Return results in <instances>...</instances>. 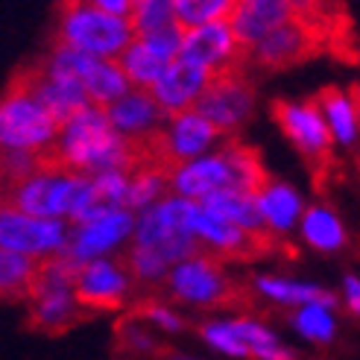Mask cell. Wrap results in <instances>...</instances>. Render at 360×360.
<instances>
[{
    "label": "cell",
    "mask_w": 360,
    "mask_h": 360,
    "mask_svg": "<svg viewBox=\"0 0 360 360\" xmlns=\"http://www.w3.org/2000/svg\"><path fill=\"white\" fill-rule=\"evenodd\" d=\"M56 15V44L79 47L103 59H117L138 39L132 18L105 12L88 0H59Z\"/></svg>",
    "instance_id": "6da1fadb"
},
{
    "label": "cell",
    "mask_w": 360,
    "mask_h": 360,
    "mask_svg": "<svg viewBox=\"0 0 360 360\" xmlns=\"http://www.w3.org/2000/svg\"><path fill=\"white\" fill-rule=\"evenodd\" d=\"M196 208V200L191 196H165L155 205L143 208L147 214H141V220L135 223V243L153 246L165 255L170 264H179L191 255L208 252V246L196 238V231L191 229V214Z\"/></svg>",
    "instance_id": "7a4b0ae2"
},
{
    "label": "cell",
    "mask_w": 360,
    "mask_h": 360,
    "mask_svg": "<svg viewBox=\"0 0 360 360\" xmlns=\"http://www.w3.org/2000/svg\"><path fill=\"white\" fill-rule=\"evenodd\" d=\"M167 290L179 302L205 304V308H235L249 302L243 287L231 281L223 269V258L211 249L179 261L167 276Z\"/></svg>",
    "instance_id": "3957f363"
},
{
    "label": "cell",
    "mask_w": 360,
    "mask_h": 360,
    "mask_svg": "<svg viewBox=\"0 0 360 360\" xmlns=\"http://www.w3.org/2000/svg\"><path fill=\"white\" fill-rule=\"evenodd\" d=\"M62 123L32 91L21 85H6V100L0 105V143L4 150H44L59 138Z\"/></svg>",
    "instance_id": "277c9868"
},
{
    "label": "cell",
    "mask_w": 360,
    "mask_h": 360,
    "mask_svg": "<svg viewBox=\"0 0 360 360\" xmlns=\"http://www.w3.org/2000/svg\"><path fill=\"white\" fill-rule=\"evenodd\" d=\"M328 27L319 21H308V18H290V21L278 24L276 30H269L258 44L249 47V62H255L258 68L281 70L293 68L304 59L316 56L326 44Z\"/></svg>",
    "instance_id": "5b68a950"
},
{
    "label": "cell",
    "mask_w": 360,
    "mask_h": 360,
    "mask_svg": "<svg viewBox=\"0 0 360 360\" xmlns=\"http://www.w3.org/2000/svg\"><path fill=\"white\" fill-rule=\"evenodd\" d=\"M193 109H200L211 123H217L226 135L238 132L255 112V85L246 77V65L214 74Z\"/></svg>",
    "instance_id": "8992f818"
},
{
    "label": "cell",
    "mask_w": 360,
    "mask_h": 360,
    "mask_svg": "<svg viewBox=\"0 0 360 360\" xmlns=\"http://www.w3.org/2000/svg\"><path fill=\"white\" fill-rule=\"evenodd\" d=\"M273 117L284 129V135L293 141V147L304 155V161L314 167H322L331 155V143L337 141L331 132V123L322 112L316 97L304 103H273Z\"/></svg>",
    "instance_id": "52a82bcc"
},
{
    "label": "cell",
    "mask_w": 360,
    "mask_h": 360,
    "mask_svg": "<svg viewBox=\"0 0 360 360\" xmlns=\"http://www.w3.org/2000/svg\"><path fill=\"white\" fill-rule=\"evenodd\" d=\"M68 235L70 229L62 217H41V214H30L12 205H4V214H0V246L4 249L47 258L65 249Z\"/></svg>",
    "instance_id": "ba28073f"
},
{
    "label": "cell",
    "mask_w": 360,
    "mask_h": 360,
    "mask_svg": "<svg viewBox=\"0 0 360 360\" xmlns=\"http://www.w3.org/2000/svg\"><path fill=\"white\" fill-rule=\"evenodd\" d=\"M179 59L202 65V68L214 70V74H220L226 68L246 65L249 50L240 44L231 21H211V24H200V27L185 30Z\"/></svg>",
    "instance_id": "9c48e42d"
},
{
    "label": "cell",
    "mask_w": 360,
    "mask_h": 360,
    "mask_svg": "<svg viewBox=\"0 0 360 360\" xmlns=\"http://www.w3.org/2000/svg\"><path fill=\"white\" fill-rule=\"evenodd\" d=\"M217 138H229L217 123H211L200 109H185L167 117L161 129V153L167 167L176 173L191 158H200Z\"/></svg>",
    "instance_id": "30bf717a"
},
{
    "label": "cell",
    "mask_w": 360,
    "mask_h": 360,
    "mask_svg": "<svg viewBox=\"0 0 360 360\" xmlns=\"http://www.w3.org/2000/svg\"><path fill=\"white\" fill-rule=\"evenodd\" d=\"M129 235H135L132 208H112L109 214H100L94 220H79L70 226L65 252L79 261L103 258L112 249H117Z\"/></svg>",
    "instance_id": "8fae6325"
},
{
    "label": "cell",
    "mask_w": 360,
    "mask_h": 360,
    "mask_svg": "<svg viewBox=\"0 0 360 360\" xmlns=\"http://www.w3.org/2000/svg\"><path fill=\"white\" fill-rule=\"evenodd\" d=\"M132 273L129 266H117L109 258H91V261H82L79 269V278L74 293L77 299L85 304L88 311H117L123 308L126 293H129V284H132Z\"/></svg>",
    "instance_id": "7c38bea8"
},
{
    "label": "cell",
    "mask_w": 360,
    "mask_h": 360,
    "mask_svg": "<svg viewBox=\"0 0 360 360\" xmlns=\"http://www.w3.org/2000/svg\"><path fill=\"white\" fill-rule=\"evenodd\" d=\"M170 188L191 200H202V196L223 191V188H243L240 185V173L235 167V161L226 153V147L214 155H200L191 158L179 167L170 179Z\"/></svg>",
    "instance_id": "4fadbf2b"
},
{
    "label": "cell",
    "mask_w": 360,
    "mask_h": 360,
    "mask_svg": "<svg viewBox=\"0 0 360 360\" xmlns=\"http://www.w3.org/2000/svg\"><path fill=\"white\" fill-rule=\"evenodd\" d=\"M211 79H214V70L185 62V59H173L165 70H161V77L153 82L150 91L170 115H176V112L193 109Z\"/></svg>",
    "instance_id": "5bb4252c"
},
{
    "label": "cell",
    "mask_w": 360,
    "mask_h": 360,
    "mask_svg": "<svg viewBox=\"0 0 360 360\" xmlns=\"http://www.w3.org/2000/svg\"><path fill=\"white\" fill-rule=\"evenodd\" d=\"M105 112H109V120H112L115 129L129 135V138L161 129L170 117V112L155 100V94L150 88H135V91L123 94L112 105H105Z\"/></svg>",
    "instance_id": "9a60e30c"
},
{
    "label": "cell",
    "mask_w": 360,
    "mask_h": 360,
    "mask_svg": "<svg viewBox=\"0 0 360 360\" xmlns=\"http://www.w3.org/2000/svg\"><path fill=\"white\" fill-rule=\"evenodd\" d=\"M296 18L293 0H238V9L231 15V27H235L240 44L249 50L258 44L269 30Z\"/></svg>",
    "instance_id": "2e32d148"
},
{
    "label": "cell",
    "mask_w": 360,
    "mask_h": 360,
    "mask_svg": "<svg viewBox=\"0 0 360 360\" xmlns=\"http://www.w3.org/2000/svg\"><path fill=\"white\" fill-rule=\"evenodd\" d=\"M30 304V326L47 334H62L94 316V311H88L74 290H50L35 296Z\"/></svg>",
    "instance_id": "e0dca14e"
},
{
    "label": "cell",
    "mask_w": 360,
    "mask_h": 360,
    "mask_svg": "<svg viewBox=\"0 0 360 360\" xmlns=\"http://www.w3.org/2000/svg\"><path fill=\"white\" fill-rule=\"evenodd\" d=\"M208 211L220 214V217L238 223L243 229L252 231H266L269 226L264 223V214H261V200L255 191H243V188H223V191H214L208 196L200 200ZM273 231V229H269Z\"/></svg>",
    "instance_id": "ac0fdd59"
},
{
    "label": "cell",
    "mask_w": 360,
    "mask_h": 360,
    "mask_svg": "<svg viewBox=\"0 0 360 360\" xmlns=\"http://www.w3.org/2000/svg\"><path fill=\"white\" fill-rule=\"evenodd\" d=\"M82 85L91 103L97 105H112L115 100H120L123 94H129V74L123 70L120 59H103V56H94L91 65L85 68L82 74Z\"/></svg>",
    "instance_id": "d6986e66"
},
{
    "label": "cell",
    "mask_w": 360,
    "mask_h": 360,
    "mask_svg": "<svg viewBox=\"0 0 360 360\" xmlns=\"http://www.w3.org/2000/svg\"><path fill=\"white\" fill-rule=\"evenodd\" d=\"M39 261L35 255L18 249H4L0 252V290H4L6 302H30L35 276H39Z\"/></svg>",
    "instance_id": "ffe728a7"
},
{
    "label": "cell",
    "mask_w": 360,
    "mask_h": 360,
    "mask_svg": "<svg viewBox=\"0 0 360 360\" xmlns=\"http://www.w3.org/2000/svg\"><path fill=\"white\" fill-rule=\"evenodd\" d=\"M258 200H261L264 223L273 229L276 235H284V231H290L296 226L299 214H302V200L290 185L273 182V179H269V182L261 188Z\"/></svg>",
    "instance_id": "44dd1931"
},
{
    "label": "cell",
    "mask_w": 360,
    "mask_h": 360,
    "mask_svg": "<svg viewBox=\"0 0 360 360\" xmlns=\"http://www.w3.org/2000/svg\"><path fill=\"white\" fill-rule=\"evenodd\" d=\"M117 59H120L126 74H129L135 88H153V82L161 77V70L170 65L147 39H141V35L120 53Z\"/></svg>",
    "instance_id": "7402d4cb"
},
{
    "label": "cell",
    "mask_w": 360,
    "mask_h": 360,
    "mask_svg": "<svg viewBox=\"0 0 360 360\" xmlns=\"http://www.w3.org/2000/svg\"><path fill=\"white\" fill-rule=\"evenodd\" d=\"M319 105H322V112H326L328 123H331V132L340 143H354L357 138V109H354V103L346 91H340V88H322V91L316 94Z\"/></svg>",
    "instance_id": "603a6c76"
},
{
    "label": "cell",
    "mask_w": 360,
    "mask_h": 360,
    "mask_svg": "<svg viewBox=\"0 0 360 360\" xmlns=\"http://www.w3.org/2000/svg\"><path fill=\"white\" fill-rule=\"evenodd\" d=\"M255 287L269 296L278 304H328L334 308V296L322 287H314V284H299V281H284V278H276V276H264L255 281Z\"/></svg>",
    "instance_id": "cb8c5ba5"
},
{
    "label": "cell",
    "mask_w": 360,
    "mask_h": 360,
    "mask_svg": "<svg viewBox=\"0 0 360 360\" xmlns=\"http://www.w3.org/2000/svg\"><path fill=\"white\" fill-rule=\"evenodd\" d=\"M302 238L319 252H334L346 243V231H343V223L328 208L314 205L302 217Z\"/></svg>",
    "instance_id": "d4e9b609"
},
{
    "label": "cell",
    "mask_w": 360,
    "mask_h": 360,
    "mask_svg": "<svg viewBox=\"0 0 360 360\" xmlns=\"http://www.w3.org/2000/svg\"><path fill=\"white\" fill-rule=\"evenodd\" d=\"M238 0H176V21L191 30L211 21H231Z\"/></svg>",
    "instance_id": "484cf974"
},
{
    "label": "cell",
    "mask_w": 360,
    "mask_h": 360,
    "mask_svg": "<svg viewBox=\"0 0 360 360\" xmlns=\"http://www.w3.org/2000/svg\"><path fill=\"white\" fill-rule=\"evenodd\" d=\"M293 322V328L302 334V337H308L314 340V343H331L334 340V328H337V322L328 311V304H302V308L290 316Z\"/></svg>",
    "instance_id": "4316f807"
},
{
    "label": "cell",
    "mask_w": 360,
    "mask_h": 360,
    "mask_svg": "<svg viewBox=\"0 0 360 360\" xmlns=\"http://www.w3.org/2000/svg\"><path fill=\"white\" fill-rule=\"evenodd\" d=\"M126 266H129L132 278L141 281V284H155V281L170 276V261L161 255L158 249L135 243V240H132L129 255H126Z\"/></svg>",
    "instance_id": "83f0119b"
},
{
    "label": "cell",
    "mask_w": 360,
    "mask_h": 360,
    "mask_svg": "<svg viewBox=\"0 0 360 360\" xmlns=\"http://www.w3.org/2000/svg\"><path fill=\"white\" fill-rule=\"evenodd\" d=\"M170 173L165 170H138L132 173V185H129V208L141 211V208H150L158 200H165V191L170 185Z\"/></svg>",
    "instance_id": "f1b7e54d"
},
{
    "label": "cell",
    "mask_w": 360,
    "mask_h": 360,
    "mask_svg": "<svg viewBox=\"0 0 360 360\" xmlns=\"http://www.w3.org/2000/svg\"><path fill=\"white\" fill-rule=\"evenodd\" d=\"M129 18L138 35H150L176 21V0H138Z\"/></svg>",
    "instance_id": "f546056e"
},
{
    "label": "cell",
    "mask_w": 360,
    "mask_h": 360,
    "mask_svg": "<svg viewBox=\"0 0 360 360\" xmlns=\"http://www.w3.org/2000/svg\"><path fill=\"white\" fill-rule=\"evenodd\" d=\"M202 340L211 349H217V352H223L229 357H252L249 346L235 334L231 322H208V326L202 328Z\"/></svg>",
    "instance_id": "4dcf8cb0"
},
{
    "label": "cell",
    "mask_w": 360,
    "mask_h": 360,
    "mask_svg": "<svg viewBox=\"0 0 360 360\" xmlns=\"http://www.w3.org/2000/svg\"><path fill=\"white\" fill-rule=\"evenodd\" d=\"M129 314H135L141 322H153L155 328H161V331H167V334H176V331H182L185 328V322L179 319L173 311H167V308H161L158 302H143V304H138V308H132Z\"/></svg>",
    "instance_id": "1f68e13d"
},
{
    "label": "cell",
    "mask_w": 360,
    "mask_h": 360,
    "mask_svg": "<svg viewBox=\"0 0 360 360\" xmlns=\"http://www.w3.org/2000/svg\"><path fill=\"white\" fill-rule=\"evenodd\" d=\"M88 4H94V6H100L105 12H115V15H126V18H129L138 0H88Z\"/></svg>",
    "instance_id": "d6a6232c"
},
{
    "label": "cell",
    "mask_w": 360,
    "mask_h": 360,
    "mask_svg": "<svg viewBox=\"0 0 360 360\" xmlns=\"http://www.w3.org/2000/svg\"><path fill=\"white\" fill-rule=\"evenodd\" d=\"M346 299H349V308L360 316V281L354 278V276H346Z\"/></svg>",
    "instance_id": "836d02e7"
},
{
    "label": "cell",
    "mask_w": 360,
    "mask_h": 360,
    "mask_svg": "<svg viewBox=\"0 0 360 360\" xmlns=\"http://www.w3.org/2000/svg\"><path fill=\"white\" fill-rule=\"evenodd\" d=\"M352 103H354L357 117H360V85H354V88H352Z\"/></svg>",
    "instance_id": "e575fe53"
}]
</instances>
